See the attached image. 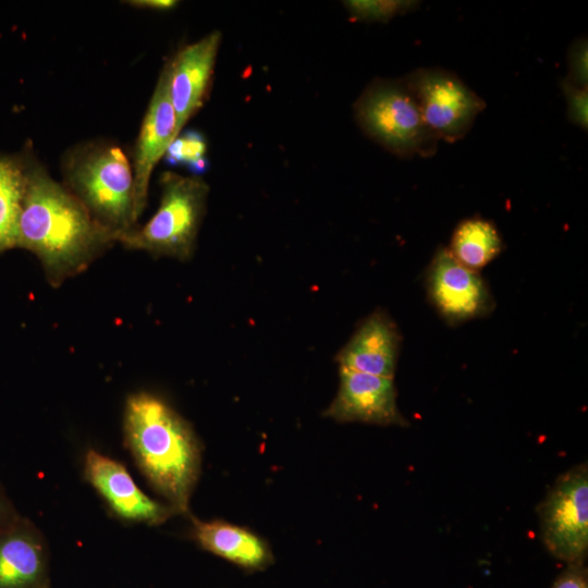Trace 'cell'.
I'll return each instance as SVG.
<instances>
[{"label":"cell","mask_w":588,"mask_h":588,"mask_svg":"<svg viewBox=\"0 0 588 588\" xmlns=\"http://www.w3.org/2000/svg\"><path fill=\"white\" fill-rule=\"evenodd\" d=\"M17 247L40 261L48 283L59 287L85 271L118 243L82 203L28 150Z\"/></svg>","instance_id":"cell-1"},{"label":"cell","mask_w":588,"mask_h":588,"mask_svg":"<svg viewBox=\"0 0 588 588\" xmlns=\"http://www.w3.org/2000/svg\"><path fill=\"white\" fill-rule=\"evenodd\" d=\"M127 444L151 485L177 513H187L200 470V445L191 425L161 397L138 392L124 413Z\"/></svg>","instance_id":"cell-2"},{"label":"cell","mask_w":588,"mask_h":588,"mask_svg":"<svg viewBox=\"0 0 588 588\" xmlns=\"http://www.w3.org/2000/svg\"><path fill=\"white\" fill-rule=\"evenodd\" d=\"M61 172L62 184L118 241L138 224L132 163L119 144L107 139L77 144L64 152Z\"/></svg>","instance_id":"cell-3"},{"label":"cell","mask_w":588,"mask_h":588,"mask_svg":"<svg viewBox=\"0 0 588 588\" xmlns=\"http://www.w3.org/2000/svg\"><path fill=\"white\" fill-rule=\"evenodd\" d=\"M160 203L154 216L120 236L127 249L181 261L192 259L206 215L209 185L198 175L164 171L159 179Z\"/></svg>","instance_id":"cell-4"},{"label":"cell","mask_w":588,"mask_h":588,"mask_svg":"<svg viewBox=\"0 0 588 588\" xmlns=\"http://www.w3.org/2000/svg\"><path fill=\"white\" fill-rule=\"evenodd\" d=\"M360 130L400 158L431 157L439 140L425 124L404 77L375 78L353 106Z\"/></svg>","instance_id":"cell-5"},{"label":"cell","mask_w":588,"mask_h":588,"mask_svg":"<svg viewBox=\"0 0 588 588\" xmlns=\"http://www.w3.org/2000/svg\"><path fill=\"white\" fill-rule=\"evenodd\" d=\"M540 534L548 551L568 563H583L588 550V467L562 474L538 505Z\"/></svg>","instance_id":"cell-6"},{"label":"cell","mask_w":588,"mask_h":588,"mask_svg":"<svg viewBox=\"0 0 588 588\" xmlns=\"http://www.w3.org/2000/svg\"><path fill=\"white\" fill-rule=\"evenodd\" d=\"M404 78L425 124L438 140L455 143L464 138L487 106L455 73L445 69L417 68Z\"/></svg>","instance_id":"cell-7"},{"label":"cell","mask_w":588,"mask_h":588,"mask_svg":"<svg viewBox=\"0 0 588 588\" xmlns=\"http://www.w3.org/2000/svg\"><path fill=\"white\" fill-rule=\"evenodd\" d=\"M430 301L451 324L480 318L494 307L489 287L477 271L462 265L448 247H440L427 271Z\"/></svg>","instance_id":"cell-8"},{"label":"cell","mask_w":588,"mask_h":588,"mask_svg":"<svg viewBox=\"0 0 588 588\" xmlns=\"http://www.w3.org/2000/svg\"><path fill=\"white\" fill-rule=\"evenodd\" d=\"M175 137V114L170 98L168 61L158 77L133 154L134 219L136 222L147 206L151 173Z\"/></svg>","instance_id":"cell-9"},{"label":"cell","mask_w":588,"mask_h":588,"mask_svg":"<svg viewBox=\"0 0 588 588\" xmlns=\"http://www.w3.org/2000/svg\"><path fill=\"white\" fill-rule=\"evenodd\" d=\"M322 415L339 422L408 426L397 406L393 378L341 368L336 395Z\"/></svg>","instance_id":"cell-10"},{"label":"cell","mask_w":588,"mask_h":588,"mask_svg":"<svg viewBox=\"0 0 588 588\" xmlns=\"http://www.w3.org/2000/svg\"><path fill=\"white\" fill-rule=\"evenodd\" d=\"M222 34L212 30L169 60L170 98L176 136L204 106L212 83Z\"/></svg>","instance_id":"cell-11"},{"label":"cell","mask_w":588,"mask_h":588,"mask_svg":"<svg viewBox=\"0 0 588 588\" xmlns=\"http://www.w3.org/2000/svg\"><path fill=\"white\" fill-rule=\"evenodd\" d=\"M400 344L394 321L385 311L376 310L363 320L335 359L341 369L393 378Z\"/></svg>","instance_id":"cell-12"},{"label":"cell","mask_w":588,"mask_h":588,"mask_svg":"<svg viewBox=\"0 0 588 588\" xmlns=\"http://www.w3.org/2000/svg\"><path fill=\"white\" fill-rule=\"evenodd\" d=\"M85 473L113 511L126 519L159 524L174 511L150 499L120 463L96 451L87 453Z\"/></svg>","instance_id":"cell-13"},{"label":"cell","mask_w":588,"mask_h":588,"mask_svg":"<svg viewBox=\"0 0 588 588\" xmlns=\"http://www.w3.org/2000/svg\"><path fill=\"white\" fill-rule=\"evenodd\" d=\"M193 535L203 549L246 569H262L273 560L264 538L225 520L194 519Z\"/></svg>","instance_id":"cell-14"},{"label":"cell","mask_w":588,"mask_h":588,"mask_svg":"<svg viewBox=\"0 0 588 588\" xmlns=\"http://www.w3.org/2000/svg\"><path fill=\"white\" fill-rule=\"evenodd\" d=\"M42 571L41 548L19 526H0V588H29Z\"/></svg>","instance_id":"cell-15"},{"label":"cell","mask_w":588,"mask_h":588,"mask_svg":"<svg viewBox=\"0 0 588 588\" xmlns=\"http://www.w3.org/2000/svg\"><path fill=\"white\" fill-rule=\"evenodd\" d=\"M503 247L504 244L495 224L476 216L456 225L448 248L462 265L477 271L494 259Z\"/></svg>","instance_id":"cell-16"},{"label":"cell","mask_w":588,"mask_h":588,"mask_svg":"<svg viewBox=\"0 0 588 588\" xmlns=\"http://www.w3.org/2000/svg\"><path fill=\"white\" fill-rule=\"evenodd\" d=\"M25 191V160L22 155L0 156V254L17 247Z\"/></svg>","instance_id":"cell-17"},{"label":"cell","mask_w":588,"mask_h":588,"mask_svg":"<svg viewBox=\"0 0 588 588\" xmlns=\"http://www.w3.org/2000/svg\"><path fill=\"white\" fill-rule=\"evenodd\" d=\"M343 4L350 17L357 22L387 23L395 16L416 10L414 0H347Z\"/></svg>","instance_id":"cell-18"},{"label":"cell","mask_w":588,"mask_h":588,"mask_svg":"<svg viewBox=\"0 0 588 588\" xmlns=\"http://www.w3.org/2000/svg\"><path fill=\"white\" fill-rule=\"evenodd\" d=\"M206 155L205 137L196 131H182L172 140L164 157L171 164L186 166L195 172H200L207 164Z\"/></svg>","instance_id":"cell-19"},{"label":"cell","mask_w":588,"mask_h":588,"mask_svg":"<svg viewBox=\"0 0 588 588\" xmlns=\"http://www.w3.org/2000/svg\"><path fill=\"white\" fill-rule=\"evenodd\" d=\"M561 89L566 100L567 119L574 125L588 128V88H580L563 78Z\"/></svg>","instance_id":"cell-20"},{"label":"cell","mask_w":588,"mask_h":588,"mask_svg":"<svg viewBox=\"0 0 588 588\" xmlns=\"http://www.w3.org/2000/svg\"><path fill=\"white\" fill-rule=\"evenodd\" d=\"M568 73L564 77L571 84L588 88V41L580 37L572 42L567 51Z\"/></svg>","instance_id":"cell-21"},{"label":"cell","mask_w":588,"mask_h":588,"mask_svg":"<svg viewBox=\"0 0 588 588\" xmlns=\"http://www.w3.org/2000/svg\"><path fill=\"white\" fill-rule=\"evenodd\" d=\"M551 588H588L587 572L583 563H569Z\"/></svg>","instance_id":"cell-22"},{"label":"cell","mask_w":588,"mask_h":588,"mask_svg":"<svg viewBox=\"0 0 588 588\" xmlns=\"http://www.w3.org/2000/svg\"><path fill=\"white\" fill-rule=\"evenodd\" d=\"M128 5L135 8L157 10V11H168L175 8L179 2L175 0H131L126 1Z\"/></svg>","instance_id":"cell-23"},{"label":"cell","mask_w":588,"mask_h":588,"mask_svg":"<svg viewBox=\"0 0 588 588\" xmlns=\"http://www.w3.org/2000/svg\"><path fill=\"white\" fill-rule=\"evenodd\" d=\"M8 515H9L8 504L5 503V500L0 494V526L5 525Z\"/></svg>","instance_id":"cell-24"}]
</instances>
